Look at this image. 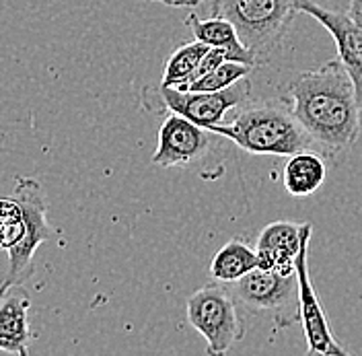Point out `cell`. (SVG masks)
<instances>
[{
  "label": "cell",
  "mask_w": 362,
  "mask_h": 356,
  "mask_svg": "<svg viewBox=\"0 0 362 356\" xmlns=\"http://www.w3.org/2000/svg\"><path fill=\"white\" fill-rule=\"evenodd\" d=\"M298 13H305L319 21L334 38L338 47V58L346 67L362 108V23H356L350 15L325 8L315 0H296Z\"/></svg>",
  "instance_id": "10"
},
{
  "label": "cell",
  "mask_w": 362,
  "mask_h": 356,
  "mask_svg": "<svg viewBox=\"0 0 362 356\" xmlns=\"http://www.w3.org/2000/svg\"><path fill=\"white\" fill-rule=\"evenodd\" d=\"M210 11L235 25L241 42L257 56L259 64L284 40L298 13L296 0H212Z\"/></svg>",
  "instance_id": "4"
},
{
  "label": "cell",
  "mask_w": 362,
  "mask_h": 356,
  "mask_svg": "<svg viewBox=\"0 0 362 356\" xmlns=\"http://www.w3.org/2000/svg\"><path fill=\"white\" fill-rule=\"evenodd\" d=\"M187 27H189L192 35L198 42H204L210 47H223L228 54V60L251 64V67L259 64L257 56L251 50H247L245 44L241 42L235 25L225 17L212 15L210 19H198L196 15H189L187 17Z\"/></svg>",
  "instance_id": "13"
},
{
  "label": "cell",
  "mask_w": 362,
  "mask_h": 356,
  "mask_svg": "<svg viewBox=\"0 0 362 356\" xmlns=\"http://www.w3.org/2000/svg\"><path fill=\"white\" fill-rule=\"evenodd\" d=\"M210 50V45L204 42H192V44L180 45L169 58L163 70V79H160V87H183L189 76L194 74V70L202 62L206 52Z\"/></svg>",
  "instance_id": "16"
},
{
  "label": "cell",
  "mask_w": 362,
  "mask_h": 356,
  "mask_svg": "<svg viewBox=\"0 0 362 356\" xmlns=\"http://www.w3.org/2000/svg\"><path fill=\"white\" fill-rule=\"evenodd\" d=\"M226 287L247 311L270 317L278 328H291L300 321L296 272L280 274L257 266Z\"/></svg>",
  "instance_id": "7"
},
{
  "label": "cell",
  "mask_w": 362,
  "mask_h": 356,
  "mask_svg": "<svg viewBox=\"0 0 362 356\" xmlns=\"http://www.w3.org/2000/svg\"><path fill=\"white\" fill-rule=\"evenodd\" d=\"M356 23H362V0H350V13H348Z\"/></svg>",
  "instance_id": "20"
},
{
  "label": "cell",
  "mask_w": 362,
  "mask_h": 356,
  "mask_svg": "<svg viewBox=\"0 0 362 356\" xmlns=\"http://www.w3.org/2000/svg\"><path fill=\"white\" fill-rule=\"evenodd\" d=\"M216 138V132L194 124L180 113L169 112L160 124L157 151L151 161L163 169L196 165L212 151Z\"/></svg>",
  "instance_id": "9"
},
{
  "label": "cell",
  "mask_w": 362,
  "mask_h": 356,
  "mask_svg": "<svg viewBox=\"0 0 362 356\" xmlns=\"http://www.w3.org/2000/svg\"><path fill=\"white\" fill-rule=\"evenodd\" d=\"M212 132L235 142L249 155L293 156L300 151H317L315 140L294 115L284 97L245 101L233 122L216 124Z\"/></svg>",
  "instance_id": "2"
},
{
  "label": "cell",
  "mask_w": 362,
  "mask_h": 356,
  "mask_svg": "<svg viewBox=\"0 0 362 356\" xmlns=\"http://www.w3.org/2000/svg\"><path fill=\"white\" fill-rule=\"evenodd\" d=\"M313 235L311 223H303V247L296 258V278H298V311H300V323L303 334L307 340V352L309 355L338 356L348 355L344 346H339L338 338L334 335L329 321L325 317L323 305L319 301L315 287L309 276V241Z\"/></svg>",
  "instance_id": "8"
},
{
  "label": "cell",
  "mask_w": 362,
  "mask_h": 356,
  "mask_svg": "<svg viewBox=\"0 0 362 356\" xmlns=\"http://www.w3.org/2000/svg\"><path fill=\"white\" fill-rule=\"evenodd\" d=\"M2 251V249H0ZM8 268H11V262H8V253H4L0 258V287L8 282Z\"/></svg>",
  "instance_id": "19"
},
{
  "label": "cell",
  "mask_w": 362,
  "mask_h": 356,
  "mask_svg": "<svg viewBox=\"0 0 362 356\" xmlns=\"http://www.w3.org/2000/svg\"><path fill=\"white\" fill-rule=\"evenodd\" d=\"M185 311L192 328L206 340V355H226L245 335L237 299L218 280L196 290L187 299Z\"/></svg>",
  "instance_id": "6"
},
{
  "label": "cell",
  "mask_w": 362,
  "mask_h": 356,
  "mask_svg": "<svg viewBox=\"0 0 362 356\" xmlns=\"http://www.w3.org/2000/svg\"><path fill=\"white\" fill-rule=\"evenodd\" d=\"M300 247H303V223L276 221L266 224L255 243L259 268L274 270L280 274H294Z\"/></svg>",
  "instance_id": "11"
},
{
  "label": "cell",
  "mask_w": 362,
  "mask_h": 356,
  "mask_svg": "<svg viewBox=\"0 0 362 356\" xmlns=\"http://www.w3.org/2000/svg\"><path fill=\"white\" fill-rule=\"evenodd\" d=\"M327 178L325 156L319 151H300L296 155L288 156V163L284 165V188L294 198H307L313 196L323 185Z\"/></svg>",
  "instance_id": "14"
},
{
  "label": "cell",
  "mask_w": 362,
  "mask_h": 356,
  "mask_svg": "<svg viewBox=\"0 0 362 356\" xmlns=\"http://www.w3.org/2000/svg\"><path fill=\"white\" fill-rule=\"evenodd\" d=\"M253 67L243 64V62H235V60H225L221 67H216L212 72H208L204 79L187 85L183 91H223L235 83H239L241 79H245L251 74Z\"/></svg>",
  "instance_id": "17"
},
{
  "label": "cell",
  "mask_w": 362,
  "mask_h": 356,
  "mask_svg": "<svg viewBox=\"0 0 362 356\" xmlns=\"http://www.w3.org/2000/svg\"><path fill=\"white\" fill-rule=\"evenodd\" d=\"M13 287H15V285H11V282H6V285H2V287H0V301L6 297V292L13 289Z\"/></svg>",
  "instance_id": "21"
},
{
  "label": "cell",
  "mask_w": 362,
  "mask_h": 356,
  "mask_svg": "<svg viewBox=\"0 0 362 356\" xmlns=\"http://www.w3.org/2000/svg\"><path fill=\"white\" fill-rule=\"evenodd\" d=\"M257 266H259L257 249L251 247L245 239H230L214 253L212 264H210V274L214 280L223 285H230Z\"/></svg>",
  "instance_id": "15"
},
{
  "label": "cell",
  "mask_w": 362,
  "mask_h": 356,
  "mask_svg": "<svg viewBox=\"0 0 362 356\" xmlns=\"http://www.w3.org/2000/svg\"><path fill=\"white\" fill-rule=\"evenodd\" d=\"M251 99V79L245 76L239 83L223 91H183L177 87H146L142 93V103L146 110L163 112L169 110L192 120L202 128H212L223 124V117L228 110H239L245 101Z\"/></svg>",
  "instance_id": "5"
},
{
  "label": "cell",
  "mask_w": 362,
  "mask_h": 356,
  "mask_svg": "<svg viewBox=\"0 0 362 356\" xmlns=\"http://www.w3.org/2000/svg\"><path fill=\"white\" fill-rule=\"evenodd\" d=\"M280 97L288 101L325 159L339 163L352 151L361 132L362 108L356 87L339 58L298 72L280 87Z\"/></svg>",
  "instance_id": "1"
},
{
  "label": "cell",
  "mask_w": 362,
  "mask_h": 356,
  "mask_svg": "<svg viewBox=\"0 0 362 356\" xmlns=\"http://www.w3.org/2000/svg\"><path fill=\"white\" fill-rule=\"evenodd\" d=\"M225 60H228V54H226L223 47H210L208 52H206V56L202 58V62L198 64V68L194 70V74L189 76V81L183 85V87H177V89H185L187 85H192V83H196V81H200L204 79L208 72H212L216 67H221Z\"/></svg>",
  "instance_id": "18"
},
{
  "label": "cell",
  "mask_w": 362,
  "mask_h": 356,
  "mask_svg": "<svg viewBox=\"0 0 362 356\" xmlns=\"http://www.w3.org/2000/svg\"><path fill=\"white\" fill-rule=\"evenodd\" d=\"M54 239L47 200L40 181L17 178L13 198H0V249L8 253V282L23 285L33 274L37 247Z\"/></svg>",
  "instance_id": "3"
},
{
  "label": "cell",
  "mask_w": 362,
  "mask_h": 356,
  "mask_svg": "<svg viewBox=\"0 0 362 356\" xmlns=\"http://www.w3.org/2000/svg\"><path fill=\"white\" fill-rule=\"evenodd\" d=\"M29 297L21 285H15L0 301V350L19 356L29 355Z\"/></svg>",
  "instance_id": "12"
}]
</instances>
